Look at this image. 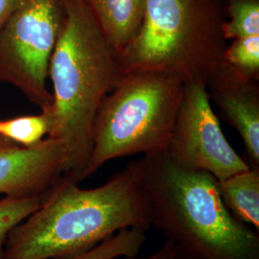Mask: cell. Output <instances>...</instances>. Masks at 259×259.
Listing matches in <instances>:
<instances>
[{
  "mask_svg": "<svg viewBox=\"0 0 259 259\" xmlns=\"http://www.w3.org/2000/svg\"><path fill=\"white\" fill-rule=\"evenodd\" d=\"M62 177L46 202L9 233L3 259H73L126 229L152 227L136 162L107 183L81 188Z\"/></svg>",
  "mask_w": 259,
  "mask_h": 259,
  "instance_id": "1",
  "label": "cell"
},
{
  "mask_svg": "<svg viewBox=\"0 0 259 259\" xmlns=\"http://www.w3.org/2000/svg\"><path fill=\"white\" fill-rule=\"evenodd\" d=\"M148 198L152 227L185 259H259L257 231L224 204L217 179L181 166L165 152L135 161Z\"/></svg>",
  "mask_w": 259,
  "mask_h": 259,
  "instance_id": "2",
  "label": "cell"
},
{
  "mask_svg": "<svg viewBox=\"0 0 259 259\" xmlns=\"http://www.w3.org/2000/svg\"><path fill=\"white\" fill-rule=\"evenodd\" d=\"M62 1L65 21L49 66L53 125L48 137L63 141L65 175L80 183L92 151L95 115L123 74L85 0Z\"/></svg>",
  "mask_w": 259,
  "mask_h": 259,
  "instance_id": "3",
  "label": "cell"
},
{
  "mask_svg": "<svg viewBox=\"0 0 259 259\" xmlns=\"http://www.w3.org/2000/svg\"><path fill=\"white\" fill-rule=\"evenodd\" d=\"M221 0H146L139 34L118 56L122 74L158 71L206 87L223 65Z\"/></svg>",
  "mask_w": 259,
  "mask_h": 259,
  "instance_id": "4",
  "label": "cell"
},
{
  "mask_svg": "<svg viewBox=\"0 0 259 259\" xmlns=\"http://www.w3.org/2000/svg\"><path fill=\"white\" fill-rule=\"evenodd\" d=\"M185 83L158 71H133L103 100L93 126L92 151L81 181L114 158L166 151Z\"/></svg>",
  "mask_w": 259,
  "mask_h": 259,
  "instance_id": "5",
  "label": "cell"
},
{
  "mask_svg": "<svg viewBox=\"0 0 259 259\" xmlns=\"http://www.w3.org/2000/svg\"><path fill=\"white\" fill-rule=\"evenodd\" d=\"M65 21L62 0H24L0 30V83L51 110L49 66Z\"/></svg>",
  "mask_w": 259,
  "mask_h": 259,
  "instance_id": "6",
  "label": "cell"
},
{
  "mask_svg": "<svg viewBox=\"0 0 259 259\" xmlns=\"http://www.w3.org/2000/svg\"><path fill=\"white\" fill-rule=\"evenodd\" d=\"M165 153L177 164L208 172L217 181L250 167L226 139L209 101L207 87L202 83L184 84Z\"/></svg>",
  "mask_w": 259,
  "mask_h": 259,
  "instance_id": "7",
  "label": "cell"
},
{
  "mask_svg": "<svg viewBox=\"0 0 259 259\" xmlns=\"http://www.w3.org/2000/svg\"><path fill=\"white\" fill-rule=\"evenodd\" d=\"M67 152L62 140L47 137L31 147L0 140V195L25 198L41 194L64 176Z\"/></svg>",
  "mask_w": 259,
  "mask_h": 259,
  "instance_id": "8",
  "label": "cell"
},
{
  "mask_svg": "<svg viewBox=\"0 0 259 259\" xmlns=\"http://www.w3.org/2000/svg\"><path fill=\"white\" fill-rule=\"evenodd\" d=\"M207 92L223 117L240 135L253 166H258V80L242 77L223 64Z\"/></svg>",
  "mask_w": 259,
  "mask_h": 259,
  "instance_id": "9",
  "label": "cell"
},
{
  "mask_svg": "<svg viewBox=\"0 0 259 259\" xmlns=\"http://www.w3.org/2000/svg\"><path fill=\"white\" fill-rule=\"evenodd\" d=\"M98 27L117 58L139 34L146 0H85Z\"/></svg>",
  "mask_w": 259,
  "mask_h": 259,
  "instance_id": "10",
  "label": "cell"
},
{
  "mask_svg": "<svg viewBox=\"0 0 259 259\" xmlns=\"http://www.w3.org/2000/svg\"><path fill=\"white\" fill-rule=\"evenodd\" d=\"M218 191L229 210L241 222L259 229V168L217 181Z\"/></svg>",
  "mask_w": 259,
  "mask_h": 259,
  "instance_id": "11",
  "label": "cell"
},
{
  "mask_svg": "<svg viewBox=\"0 0 259 259\" xmlns=\"http://www.w3.org/2000/svg\"><path fill=\"white\" fill-rule=\"evenodd\" d=\"M53 125L51 110L0 120V137L22 147L34 146L48 137Z\"/></svg>",
  "mask_w": 259,
  "mask_h": 259,
  "instance_id": "12",
  "label": "cell"
},
{
  "mask_svg": "<svg viewBox=\"0 0 259 259\" xmlns=\"http://www.w3.org/2000/svg\"><path fill=\"white\" fill-rule=\"evenodd\" d=\"M228 19L224 21L223 36L233 40L259 36V0H227Z\"/></svg>",
  "mask_w": 259,
  "mask_h": 259,
  "instance_id": "13",
  "label": "cell"
},
{
  "mask_svg": "<svg viewBox=\"0 0 259 259\" xmlns=\"http://www.w3.org/2000/svg\"><path fill=\"white\" fill-rule=\"evenodd\" d=\"M51 188L31 197L0 199V259L4 256L5 243L11 231L46 202Z\"/></svg>",
  "mask_w": 259,
  "mask_h": 259,
  "instance_id": "14",
  "label": "cell"
},
{
  "mask_svg": "<svg viewBox=\"0 0 259 259\" xmlns=\"http://www.w3.org/2000/svg\"><path fill=\"white\" fill-rule=\"evenodd\" d=\"M147 239L146 232L126 229L103 241L93 250L73 259H115L138 255Z\"/></svg>",
  "mask_w": 259,
  "mask_h": 259,
  "instance_id": "15",
  "label": "cell"
},
{
  "mask_svg": "<svg viewBox=\"0 0 259 259\" xmlns=\"http://www.w3.org/2000/svg\"><path fill=\"white\" fill-rule=\"evenodd\" d=\"M223 64L242 77L259 80V36L233 39L224 51Z\"/></svg>",
  "mask_w": 259,
  "mask_h": 259,
  "instance_id": "16",
  "label": "cell"
},
{
  "mask_svg": "<svg viewBox=\"0 0 259 259\" xmlns=\"http://www.w3.org/2000/svg\"><path fill=\"white\" fill-rule=\"evenodd\" d=\"M115 259H185L181 255L179 250L176 248V246L166 241V243L156 252L149 256H144V257H138V255L135 256H120Z\"/></svg>",
  "mask_w": 259,
  "mask_h": 259,
  "instance_id": "17",
  "label": "cell"
},
{
  "mask_svg": "<svg viewBox=\"0 0 259 259\" xmlns=\"http://www.w3.org/2000/svg\"><path fill=\"white\" fill-rule=\"evenodd\" d=\"M24 0H0V30Z\"/></svg>",
  "mask_w": 259,
  "mask_h": 259,
  "instance_id": "18",
  "label": "cell"
},
{
  "mask_svg": "<svg viewBox=\"0 0 259 259\" xmlns=\"http://www.w3.org/2000/svg\"><path fill=\"white\" fill-rule=\"evenodd\" d=\"M1 139H2V138H1V137H0V140H1Z\"/></svg>",
  "mask_w": 259,
  "mask_h": 259,
  "instance_id": "19",
  "label": "cell"
}]
</instances>
